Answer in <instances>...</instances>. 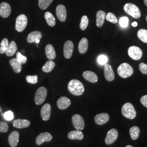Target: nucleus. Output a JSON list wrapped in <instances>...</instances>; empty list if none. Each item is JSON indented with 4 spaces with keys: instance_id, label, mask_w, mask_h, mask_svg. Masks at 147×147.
Wrapping results in <instances>:
<instances>
[{
    "instance_id": "nucleus-46",
    "label": "nucleus",
    "mask_w": 147,
    "mask_h": 147,
    "mask_svg": "<svg viewBox=\"0 0 147 147\" xmlns=\"http://www.w3.org/2000/svg\"><path fill=\"white\" fill-rule=\"evenodd\" d=\"M144 3L145 5L147 6V0H144Z\"/></svg>"
},
{
    "instance_id": "nucleus-6",
    "label": "nucleus",
    "mask_w": 147,
    "mask_h": 147,
    "mask_svg": "<svg viewBox=\"0 0 147 147\" xmlns=\"http://www.w3.org/2000/svg\"><path fill=\"white\" fill-rule=\"evenodd\" d=\"M27 25V18L25 14L18 16L16 19V29L18 32L24 31Z\"/></svg>"
},
{
    "instance_id": "nucleus-41",
    "label": "nucleus",
    "mask_w": 147,
    "mask_h": 147,
    "mask_svg": "<svg viewBox=\"0 0 147 147\" xmlns=\"http://www.w3.org/2000/svg\"><path fill=\"white\" fill-rule=\"evenodd\" d=\"M3 117L7 121H11L14 118V114L11 111H8L3 114Z\"/></svg>"
},
{
    "instance_id": "nucleus-37",
    "label": "nucleus",
    "mask_w": 147,
    "mask_h": 147,
    "mask_svg": "<svg viewBox=\"0 0 147 147\" xmlns=\"http://www.w3.org/2000/svg\"><path fill=\"white\" fill-rule=\"evenodd\" d=\"M16 58L17 59V60L21 64H25V63H26L27 61L26 57L22 55L20 52H18L16 53Z\"/></svg>"
},
{
    "instance_id": "nucleus-7",
    "label": "nucleus",
    "mask_w": 147,
    "mask_h": 147,
    "mask_svg": "<svg viewBox=\"0 0 147 147\" xmlns=\"http://www.w3.org/2000/svg\"><path fill=\"white\" fill-rule=\"evenodd\" d=\"M142 51L140 47L132 46L128 49V55L134 60H140L142 57Z\"/></svg>"
},
{
    "instance_id": "nucleus-26",
    "label": "nucleus",
    "mask_w": 147,
    "mask_h": 147,
    "mask_svg": "<svg viewBox=\"0 0 147 147\" xmlns=\"http://www.w3.org/2000/svg\"><path fill=\"white\" fill-rule=\"evenodd\" d=\"M9 64L12 67L14 71L16 73H20L22 69V64L20 63L16 58H12L9 61Z\"/></svg>"
},
{
    "instance_id": "nucleus-32",
    "label": "nucleus",
    "mask_w": 147,
    "mask_h": 147,
    "mask_svg": "<svg viewBox=\"0 0 147 147\" xmlns=\"http://www.w3.org/2000/svg\"><path fill=\"white\" fill-rule=\"evenodd\" d=\"M53 1V0H39L38 5L41 9L45 10L51 4Z\"/></svg>"
},
{
    "instance_id": "nucleus-43",
    "label": "nucleus",
    "mask_w": 147,
    "mask_h": 147,
    "mask_svg": "<svg viewBox=\"0 0 147 147\" xmlns=\"http://www.w3.org/2000/svg\"><path fill=\"white\" fill-rule=\"evenodd\" d=\"M141 102L142 105L147 108V95L143 96L141 98Z\"/></svg>"
},
{
    "instance_id": "nucleus-25",
    "label": "nucleus",
    "mask_w": 147,
    "mask_h": 147,
    "mask_svg": "<svg viewBox=\"0 0 147 147\" xmlns=\"http://www.w3.org/2000/svg\"><path fill=\"white\" fill-rule=\"evenodd\" d=\"M68 137L70 140H82L84 138V134L80 130H74L70 132L68 135Z\"/></svg>"
},
{
    "instance_id": "nucleus-30",
    "label": "nucleus",
    "mask_w": 147,
    "mask_h": 147,
    "mask_svg": "<svg viewBox=\"0 0 147 147\" xmlns=\"http://www.w3.org/2000/svg\"><path fill=\"white\" fill-rule=\"evenodd\" d=\"M140 133V130L139 127L137 126H132L130 129V135L133 140H136L138 138Z\"/></svg>"
},
{
    "instance_id": "nucleus-23",
    "label": "nucleus",
    "mask_w": 147,
    "mask_h": 147,
    "mask_svg": "<svg viewBox=\"0 0 147 147\" xmlns=\"http://www.w3.org/2000/svg\"><path fill=\"white\" fill-rule=\"evenodd\" d=\"M106 13L105 11H98L96 13V24L98 27L102 26L106 18Z\"/></svg>"
},
{
    "instance_id": "nucleus-24",
    "label": "nucleus",
    "mask_w": 147,
    "mask_h": 147,
    "mask_svg": "<svg viewBox=\"0 0 147 147\" xmlns=\"http://www.w3.org/2000/svg\"><path fill=\"white\" fill-rule=\"evenodd\" d=\"M42 38V34L40 32L34 31L31 32L27 36V42L30 43L35 42L37 39H40Z\"/></svg>"
},
{
    "instance_id": "nucleus-49",
    "label": "nucleus",
    "mask_w": 147,
    "mask_h": 147,
    "mask_svg": "<svg viewBox=\"0 0 147 147\" xmlns=\"http://www.w3.org/2000/svg\"><path fill=\"white\" fill-rule=\"evenodd\" d=\"M146 21H147V16H146Z\"/></svg>"
},
{
    "instance_id": "nucleus-19",
    "label": "nucleus",
    "mask_w": 147,
    "mask_h": 147,
    "mask_svg": "<svg viewBox=\"0 0 147 147\" xmlns=\"http://www.w3.org/2000/svg\"><path fill=\"white\" fill-rule=\"evenodd\" d=\"M31 124L30 121L27 119H18L13 121V125L16 128L24 129L29 127Z\"/></svg>"
},
{
    "instance_id": "nucleus-13",
    "label": "nucleus",
    "mask_w": 147,
    "mask_h": 147,
    "mask_svg": "<svg viewBox=\"0 0 147 147\" xmlns=\"http://www.w3.org/2000/svg\"><path fill=\"white\" fill-rule=\"evenodd\" d=\"M53 139L52 135L49 132H43L40 134L36 138V144L41 145L45 142H50Z\"/></svg>"
},
{
    "instance_id": "nucleus-3",
    "label": "nucleus",
    "mask_w": 147,
    "mask_h": 147,
    "mask_svg": "<svg viewBox=\"0 0 147 147\" xmlns=\"http://www.w3.org/2000/svg\"><path fill=\"white\" fill-rule=\"evenodd\" d=\"M121 112L123 115L130 119H134L136 116V112L133 105L127 102L123 106L121 109Z\"/></svg>"
},
{
    "instance_id": "nucleus-17",
    "label": "nucleus",
    "mask_w": 147,
    "mask_h": 147,
    "mask_svg": "<svg viewBox=\"0 0 147 147\" xmlns=\"http://www.w3.org/2000/svg\"><path fill=\"white\" fill-rule=\"evenodd\" d=\"M19 141V133L17 131H14L8 137V142L11 147H16Z\"/></svg>"
},
{
    "instance_id": "nucleus-42",
    "label": "nucleus",
    "mask_w": 147,
    "mask_h": 147,
    "mask_svg": "<svg viewBox=\"0 0 147 147\" xmlns=\"http://www.w3.org/2000/svg\"><path fill=\"white\" fill-rule=\"evenodd\" d=\"M139 69L140 71L143 74H147V64H146L145 63H140L139 65Z\"/></svg>"
},
{
    "instance_id": "nucleus-36",
    "label": "nucleus",
    "mask_w": 147,
    "mask_h": 147,
    "mask_svg": "<svg viewBox=\"0 0 147 147\" xmlns=\"http://www.w3.org/2000/svg\"><path fill=\"white\" fill-rule=\"evenodd\" d=\"M26 79L27 82L32 84H36L38 82V76L37 75H27Z\"/></svg>"
},
{
    "instance_id": "nucleus-14",
    "label": "nucleus",
    "mask_w": 147,
    "mask_h": 147,
    "mask_svg": "<svg viewBox=\"0 0 147 147\" xmlns=\"http://www.w3.org/2000/svg\"><path fill=\"white\" fill-rule=\"evenodd\" d=\"M104 75L105 79L108 81H112L115 78L113 70L110 64H106L104 66Z\"/></svg>"
},
{
    "instance_id": "nucleus-18",
    "label": "nucleus",
    "mask_w": 147,
    "mask_h": 147,
    "mask_svg": "<svg viewBox=\"0 0 147 147\" xmlns=\"http://www.w3.org/2000/svg\"><path fill=\"white\" fill-rule=\"evenodd\" d=\"M70 104L71 101L65 96H62L60 98L57 102V107L60 110H65L67 109Z\"/></svg>"
},
{
    "instance_id": "nucleus-4",
    "label": "nucleus",
    "mask_w": 147,
    "mask_h": 147,
    "mask_svg": "<svg viewBox=\"0 0 147 147\" xmlns=\"http://www.w3.org/2000/svg\"><path fill=\"white\" fill-rule=\"evenodd\" d=\"M124 10L127 14L131 16L135 19H138L141 16V13L136 5L127 3L124 6Z\"/></svg>"
},
{
    "instance_id": "nucleus-47",
    "label": "nucleus",
    "mask_w": 147,
    "mask_h": 147,
    "mask_svg": "<svg viewBox=\"0 0 147 147\" xmlns=\"http://www.w3.org/2000/svg\"><path fill=\"white\" fill-rule=\"evenodd\" d=\"M125 147H133L132 146H130V145H128V146H126Z\"/></svg>"
},
{
    "instance_id": "nucleus-44",
    "label": "nucleus",
    "mask_w": 147,
    "mask_h": 147,
    "mask_svg": "<svg viewBox=\"0 0 147 147\" xmlns=\"http://www.w3.org/2000/svg\"><path fill=\"white\" fill-rule=\"evenodd\" d=\"M131 25L133 27H136L138 25V24H137V22H134L132 23Z\"/></svg>"
},
{
    "instance_id": "nucleus-1",
    "label": "nucleus",
    "mask_w": 147,
    "mask_h": 147,
    "mask_svg": "<svg viewBox=\"0 0 147 147\" xmlns=\"http://www.w3.org/2000/svg\"><path fill=\"white\" fill-rule=\"evenodd\" d=\"M68 88L69 92L74 95L80 96L84 92V86L78 80H71L68 84Z\"/></svg>"
},
{
    "instance_id": "nucleus-21",
    "label": "nucleus",
    "mask_w": 147,
    "mask_h": 147,
    "mask_svg": "<svg viewBox=\"0 0 147 147\" xmlns=\"http://www.w3.org/2000/svg\"><path fill=\"white\" fill-rule=\"evenodd\" d=\"M88 47V41L86 38H83L79 42V53L81 54H84L87 51Z\"/></svg>"
},
{
    "instance_id": "nucleus-34",
    "label": "nucleus",
    "mask_w": 147,
    "mask_h": 147,
    "mask_svg": "<svg viewBox=\"0 0 147 147\" xmlns=\"http://www.w3.org/2000/svg\"><path fill=\"white\" fill-rule=\"evenodd\" d=\"M89 20L88 19V17L86 16H82L81 19V22L80 24V28L81 30L84 31L88 25Z\"/></svg>"
},
{
    "instance_id": "nucleus-11",
    "label": "nucleus",
    "mask_w": 147,
    "mask_h": 147,
    "mask_svg": "<svg viewBox=\"0 0 147 147\" xmlns=\"http://www.w3.org/2000/svg\"><path fill=\"white\" fill-rule=\"evenodd\" d=\"M56 13L58 20L61 22H64L67 19V9L64 5H59L56 9Z\"/></svg>"
},
{
    "instance_id": "nucleus-29",
    "label": "nucleus",
    "mask_w": 147,
    "mask_h": 147,
    "mask_svg": "<svg viewBox=\"0 0 147 147\" xmlns=\"http://www.w3.org/2000/svg\"><path fill=\"white\" fill-rule=\"evenodd\" d=\"M55 67V63L53 61L50 60L47 61L42 67V70L45 73H49L53 70Z\"/></svg>"
},
{
    "instance_id": "nucleus-10",
    "label": "nucleus",
    "mask_w": 147,
    "mask_h": 147,
    "mask_svg": "<svg viewBox=\"0 0 147 147\" xmlns=\"http://www.w3.org/2000/svg\"><path fill=\"white\" fill-rule=\"evenodd\" d=\"M74 50V44L70 40H68L65 42L63 48V53L64 57L67 59L71 58Z\"/></svg>"
},
{
    "instance_id": "nucleus-27",
    "label": "nucleus",
    "mask_w": 147,
    "mask_h": 147,
    "mask_svg": "<svg viewBox=\"0 0 147 147\" xmlns=\"http://www.w3.org/2000/svg\"><path fill=\"white\" fill-rule=\"evenodd\" d=\"M18 47L16 42L14 41H11V43L9 44L8 49L5 52V54L8 57L13 56L16 53Z\"/></svg>"
},
{
    "instance_id": "nucleus-40",
    "label": "nucleus",
    "mask_w": 147,
    "mask_h": 147,
    "mask_svg": "<svg viewBox=\"0 0 147 147\" xmlns=\"http://www.w3.org/2000/svg\"><path fill=\"white\" fill-rule=\"evenodd\" d=\"M9 126L7 123L4 121H0V132H7Z\"/></svg>"
},
{
    "instance_id": "nucleus-8",
    "label": "nucleus",
    "mask_w": 147,
    "mask_h": 147,
    "mask_svg": "<svg viewBox=\"0 0 147 147\" xmlns=\"http://www.w3.org/2000/svg\"><path fill=\"white\" fill-rule=\"evenodd\" d=\"M71 119L74 126L76 130L81 131L84 129V119L82 116L76 114L72 117Z\"/></svg>"
},
{
    "instance_id": "nucleus-39",
    "label": "nucleus",
    "mask_w": 147,
    "mask_h": 147,
    "mask_svg": "<svg viewBox=\"0 0 147 147\" xmlns=\"http://www.w3.org/2000/svg\"><path fill=\"white\" fill-rule=\"evenodd\" d=\"M98 62L100 65H105L108 62V58L105 55H101L98 57Z\"/></svg>"
},
{
    "instance_id": "nucleus-20",
    "label": "nucleus",
    "mask_w": 147,
    "mask_h": 147,
    "mask_svg": "<svg viewBox=\"0 0 147 147\" xmlns=\"http://www.w3.org/2000/svg\"><path fill=\"white\" fill-rule=\"evenodd\" d=\"M83 77L86 80L91 83H95L98 81V78L96 74L90 71H85L82 74Z\"/></svg>"
},
{
    "instance_id": "nucleus-35",
    "label": "nucleus",
    "mask_w": 147,
    "mask_h": 147,
    "mask_svg": "<svg viewBox=\"0 0 147 147\" xmlns=\"http://www.w3.org/2000/svg\"><path fill=\"white\" fill-rule=\"evenodd\" d=\"M106 19L107 21L111 22L112 23H113V24H116L118 21L116 16L112 13H109L106 15Z\"/></svg>"
},
{
    "instance_id": "nucleus-33",
    "label": "nucleus",
    "mask_w": 147,
    "mask_h": 147,
    "mask_svg": "<svg viewBox=\"0 0 147 147\" xmlns=\"http://www.w3.org/2000/svg\"><path fill=\"white\" fill-rule=\"evenodd\" d=\"M9 42L8 39L4 38L1 42V47H0V53L3 54L7 51L8 47L9 46Z\"/></svg>"
},
{
    "instance_id": "nucleus-22",
    "label": "nucleus",
    "mask_w": 147,
    "mask_h": 147,
    "mask_svg": "<svg viewBox=\"0 0 147 147\" xmlns=\"http://www.w3.org/2000/svg\"><path fill=\"white\" fill-rule=\"evenodd\" d=\"M45 54L48 59L53 60L56 57V51L51 44H47L45 47Z\"/></svg>"
},
{
    "instance_id": "nucleus-12",
    "label": "nucleus",
    "mask_w": 147,
    "mask_h": 147,
    "mask_svg": "<svg viewBox=\"0 0 147 147\" xmlns=\"http://www.w3.org/2000/svg\"><path fill=\"white\" fill-rule=\"evenodd\" d=\"M11 11V5L7 2L0 4V16L3 18H7L10 16Z\"/></svg>"
},
{
    "instance_id": "nucleus-2",
    "label": "nucleus",
    "mask_w": 147,
    "mask_h": 147,
    "mask_svg": "<svg viewBox=\"0 0 147 147\" xmlns=\"http://www.w3.org/2000/svg\"><path fill=\"white\" fill-rule=\"evenodd\" d=\"M118 75L122 78H127L131 76L134 73V69L128 63H124L121 64L117 69Z\"/></svg>"
},
{
    "instance_id": "nucleus-31",
    "label": "nucleus",
    "mask_w": 147,
    "mask_h": 147,
    "mask_svg": "<svg viewBox=\"0 0 147 147\" xmlns=\"http://www.w3.org/2000/svg\"><path fill=\"white\" fill-rule=\"evenodd\" d=\"M138 38L143 42L147 43V30L145 29H140L137 32Z\"/></svg>"
},
{
    "instance_id": "nucleus-45",
    "label": "nucleus",
    "mask_w": 147,
    "mask_h": 147,
    "mask_svg": "<svg viewBox=\"0 0 147 147\" xmlns=\"http://www.w3.org/2000/svg\"><path fill=\"white\" fill-rule=\"evenodd\" d=\"M40 42V39H37L36 41H35V42L36 43V44H39Z\"/></svg>"
},
{
    "instance_id": "nucleus-5",
    "label": "nucleus",
    "mask_w": 147,
    "mask_h": 147,
    "mask_svg": "<svg viewBox=\"0 0 147 147\" xmlns=\"http://www.w3.org/2000/svg\"><path fill=\"white\" fill-rule=\"evenodd\" d=\"M47 89L44 87H40L37 89L34 97L36 105H41L44 102L47 96Z\"/></svg>"
},
{
    "instance_id": "nucleus-38",
    "label": "nucleus",
    "mask_w": 147,
    "mask_h": 147,
    "mask_svg": "<svg viewBox=\"0 0 147 147\" xmlns=\"http://www.w3.org/2000/svg\"><path fill=\"white\" fill-rule=\"evenodd\" d=\"M129 19L126 16H123L119 20V25L122 28H126L128 26Z\"/></svg>"
},
{
    "instance_id": "nucleus-28",
    "label": "nucleus",
    "mask_w": 147,
    "mask_h": 147,
    "mask_svg": "<svg viewBox=\"0 0 147 147\" xmlns=\"http://www.w3.org/2000/svg\"><path fill=\"white\" fill-rule=\"evenodd\" d=\"M44 17H45L46 21L47 22L48 25H49L51 27H53L54 26H55L56 19L52 13H51L49 11H47L45 13Z\"/></svg>"
},
{
    "instance_id": "nucleus-48",
    "label": "nucleus",
    "mask_w": 147,
    "mask_h": 147,
    "mask_svg": "<svg viewBox=\"0 0 147 147\" xmlns=\"http://www.w3.org/2000/svg\"><path fill=\"white\" fill-rule=\"evenodd\" d=\"M2 112V109H1V106H0V113Z\"/></svg>"
},
{
    "instance_id": "nucleus-15",
    "label": "nucleus",
    "mask_w": 147,
    "mask_h": 147,
    "mask_svg": "<svg viewBox=\"0 0 147 147\" xmlns=\"http://www.w3.org/2000/svg\"><path fill=\"white\" fill-rule=\"evenodd\" d=\"M51 107L49 104L44 105L40 111V115L43 121H47L50 119L51 116Z\"/></svg>"
},
{
    "instance_id": "nucleus-16",
    "label": "nucleus",
    "mask_w": 147,
    "mask_h": 147,
    "mask_svg": "<svg viewBox=\"0 0 147 147\" xmlns=\"http://www.w3.org/2000/svg\"><path fill=\"white\" fill-rule=\"evenodd\" d=\"M110 119V116L106 113H102L97 115L95 117L94 121L98 125H102L108 122Z\"/></svg>"
},
{
    "instance_id": "nucleus-9",
    "label": "nucleus",
    "mask_w": 147,
    "mask_h": 147,
    "mask_svg": "<svg viewBox=\"0 0 147 147\" xmlns=\"http://www.w3.org/2000/svg\"><path fill=\"white\" fill-rule=\"evenodd\" d=\"M118 132L115 129H112L110 130L105 138V142L106 144H111L116 141L118 138Z\"/></svg>"
}]
</instances>
